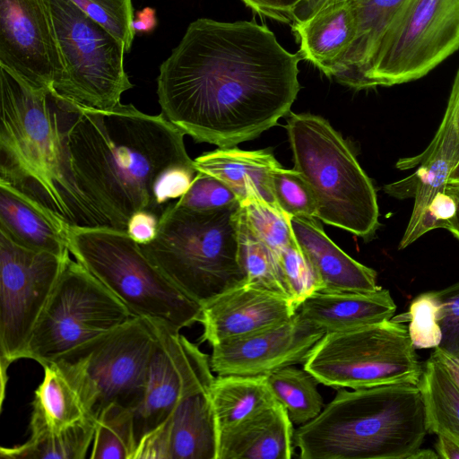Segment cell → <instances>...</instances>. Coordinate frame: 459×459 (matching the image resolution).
Wrapping results in <instances>:
<instances>
[{"mask_svg": "<svg viewBox=\"0 0 459 459\" xmlns=\"http://www.w3.org/2000/svg\"><path fill=\"white\" fill-rule=\"evenodd\" d=\"M238 201L237 195L225 183L213 176L198 172L188 190L174 204L190 210L206 211Z\"/></svg>", "mask_w": 459, "mask_h": 459, "instance_id": "38", "label": "cell"}, {"mask_svg": "<svg viewBox=\"0 0 459 459\" xmlns=\"http://www.w3.org/2000/svg\"><path fill=\"white\" fill-rule=\"evenodd\" d=\"M0 66L35 90L59 82L64 67L48 0H0Z\"/></svg>", "mask_w": 459, "mask_h": 459, "instance_id": "15", "label": "cell"}, {"mask_svg": "<svg viewBox=\"0 0 459 459\" xmlns=\"http://www.w3.org/2000/svg\"><path fill=\"white\" fill-rule=\"evenodd\" d=\"M325 334L297 311L281 324L212 346L211 368L221 376L269 375L304 362Z\"/></svg>", "mask_w": 459, "mask_h": 459, "instance_id": "16", "label": "cell"}, {"mask_svg": "<svg viewBox=\"0 0 459 459\" xmlns=\"http://www.w3.org/2000/svg\"><path fill=\"white\" fill-rule=\"evenodd\" d=\"M136 448L134 411L107 408L96 422L91 459H133Z\"/></svg>", "mask_w": 459, "mask_h": 459, "instance_id": "33", "label": "cell"}, {"mask_svg": "<svg viewBox=\"0 0 459 459\" xmlns=\"http://www.w3.org/2000/svg\"><path fill=\"white\" fill-rule=\"evenodd\" d=\"M459 48V0H405L368 67V88L418 80Z\"/></svg>", "mask_w": 459, "mask_h": 459, "instance_id": "12", "label": "cell"}, {"mask_svg": "<svg viewBox=\"0 0 459 459\" xmlns=\"http://www.w3.org/2000/svg\"><path fill=\"white\" fill-rule=\"evenodd\" d=\"M95 429L96 422L88 420L59 432L30 436L23 444L2 446L0 455L10 459H84Z\"/></svg>", "mask_w": 459, "mask_h": 459, "instance_id": "30", "label": "cell"}, {"mask_svg": "<svg viewBox=\"0 0 459 459\" xmlns=\"http://www.w3.org/2000/svg\"><path fill=\"white\" fill-rule=\"evenodd\" d=\"M75 260L111 291L133 316L179 331L198 322L202 306L172 283L126 231L69 228Z\"/></svg>", "mask_w": 459, "mask_h": 459, "instance_id": "7", "label": "cell"}, {"mask_svg": "<svg viewBox=\"0 0 459 459\" xmlns=\"http://www.w3.org/2000/svg\"><path fill=\"white\" fill-rule=\"evenodd\" d=\"M439 458L437 453H435L429 449H417L410 457V459H432Z\"/></svg>", "mask_w": 459, "mask_h": 459, "instance_id": "46", "label": "cell"}, {"mask_svg": "<svg viewBox=\"0 0 459 459\" xmlns=\"http://www.w3.org/2000/svg\"><path fill=\"white\" fill-rule=\"evenodd\" d=\"M209 390L182 400L142 437L133 459H219L220 429Z\"/></svg>", "mask_w": 459, "mask_h": 459, "instance_id": "17", "label": "cell"}, {"mask_svg": "<svg viewBox=\"0 0 459 459\" xmlns=\"http://www.w3.org/2000/svg\"><path fill=\"white\" fill-rule=\"evenodd\" d=\"M185 133L160 113L148 115L133 104L108 109L82 107L69 133L78 185L111 228L126 231L138 211L161 216L155 189L176 166H195Z\"/></svg>", "mask_w": 459, "mask_h": 459, "instance_id": "2", "label": "cell"}, {"mask_svg": "<svg viewBox=\"0 0 459 459\" xmlns=\"http://www.w3.org/2000/svg\"><path fill=\"white\" fill-rule=\"evenodd\" d=\"M239 244L241 263L247 278L246 283L275 292L292 302L290 289L277 257L249 229L242 217V210Z\"/></svg>", "mask_w": 459, "mask_h": 459, "instance_id": "32", "label": "cell"}, {"mask_svg": "<svg viewBox=\"0 0 459 459\" xmlns=\"http://www.w3.org/2000/svg\"><path fill=\"white\" fill-rule=\"evenodd\" d=\"M439 304L438 323L442 333L441 351L459 359V281L434 290Z\"/></svg>", "mask_w": 459, "mask_h": 459, "instance_id": "39", "label": "cell"}, {"mask_svg": "<svg viewBox=\"0 0 459 459\" xmlns=\"http://www.w3.org/2000/svg\"><path fill=\"white\" fill-rule=\"evenodd\" d=\"M194 163L198 172L225 183L241 202L258 198L279 208L273 192L272 175L281 165L269 152L219 148L200 155Z\"/></svg>", "mask_w": 459, "mask_h": 459, "instance_id": "25", "label": "cell"}, {"mask_svg": "<svg viewBox=\"0 0 459 459\" xmlns=\"http://www.w3.org/2000/svg\"><path fill=\"white\" fill-rule=\"evenodd\" d=\"M241 210V201L206 211L169 203L156 237L139 245L172 283L204 306L246 283L239 244Z\"/></svg>", "mask_w": 459, "mask_h": 459, "instance_id": "5", "label": "cell"}, {"mask_svg": "<svg viewBox=\"0 0 459 459\" xmlns=\"http://www.w3.org/2000/svg\"><path fill=\"white\" fill-rule=\"evenodd\" d=\"M44 368V377L34 392L30 436L62 431L91 420L70 382L55 365Z\"/></svg>", "mask_w": 459, "mask_h": 459, "instance_id": "27", "label": "cell"}, {"mask_svg": "<svg viewBox=\"0 0 459 459\" xmlns=\"http://www.w3.org/2000/svg\"><path fill=\"white\" fill-rule=\"evenodd\" d=\"M357 31L332 78L356 90L368 88L370 59L385 30L405 0H355Z\"/></svg>", "mask_w": 459, "mask_h": 459, "instance_id": "26", "label": "cell"}, {"mask_svg": "<svg viewBox=\"0 0 459 459\" xmlns=\"http://www.w3.org/2000/svg\"><path fill=\"white\" fill-rule=\"evenodd\" d=\"M156 340L148 363L143 396L134 411L136 446L185 398L210 389V358L179 331L152 321ZM136 449V448H135Z\"/></svg>", "mask_w": 459, "mask_h": 459, "instance_id": "14", "label": "cell"}, {"mask_svg": "<svg viewBox=\"0 0 459 459\" xmlns=\"http://www.w3.org/2000/svg\"><path fill=\"white\" fill-rule=\"evenodd\" d=\"M436 449L439 458L459 459V438L449 433H438Z\"/></svg>", "mask_w": 459, "mask_h": 459, "instance_id": "42", "label": "cell"}, {"mask_svg": "<svg viewBox=\"0 0 459 459\" xmlns=\"http://www.w3.org/2000/svg\"><path fill=\"white\" fill-rule=\"evenodd\" d=\"M267 381L275 400L286 409L293 423L303 425L322 411L318 381L304 368H282L267 375Z\"/></svg>", "mask_w": 459, "mask_h": 459, "instance_id": "31", "label": "cell"}, {"mask_svg": "<svg viewBox=\"0 0 459 459\" xmlns=\"http://www.w3.org/2000/svg\"><path fill=\"white\" fill-rule=\"evenodd\" d=\"M286 127L294 169L316 203L315 218L370 238L379 226L376 191L342 137L311 114L290 113Z\"/></svg>", "mask_w": 459, "mask_h": 459, "instance_id": "6", "label": "cell"}, {"mask_svg": "<svg viewBox=\"0 0 459 459\" xmlns=\"http://www.w3.org/2000/svg\"><path fill=\"white\" fill-rule=\"evenodd\" d=\"M85 15L100 25L130 52L135 32L132 0H70Z\"/></svg>", "mask_w": 459, "mask_h": 459, "instance_id": "34", "label": "cell"}, {"mask_svg": "<svg viewBox=\"0 0 459 459\" xmlns=\"http://www.w3.org/2000/svg\"><path fill=\"white\" fill-rule=\"evenodd\" d=\"M272 182L276 204L284 213L289 217H315V200L296 169H287L281 166L273 172Z\"/></svg>", "mask_w": 459, "mask_h": 459, "instance_id": "37", "label": "cell"}, {"mask_svg": "<svg viewBox=\"0 0 459 459\" xmlns=\"http://www.w3.org/2000/svg\"><path fill=\"white\" fill-rule=\"evenodd\" d=\"M439 304L433 291L417 296L409 310L392 319L398 322L410 321L408 332L415 349L437 347L442 340L438 323Z\"/></svg>", "mask_w": 459, "mask_h": 459, "instance_id": "35", "label": "cell"}, {"mask_svg": "<svg viewBox=\"0 0 459 459\" xmlns=\"http://www.w3.org/2000/svg\"><path fill=\"white\" fill-rule=\"evenodd\" d=\"M157 24L155 10L146 7L136 13L134 19L133 28L134 32H150Z\"/></svg>", "mask_w": 459, "mask_h": 459, "instance_id": "43", "label": "cell"}, {"mask_svg": "<svg viewBox=\"0 0 459 459\" xmlns=\"http://www.w3.org/2000/svg\"><path fill=\"white\" fill-rule=\"evenodd\" d=\"M418 386L425 402L429 433L446 432L459 438V387L434 353L424 363Z\"/></svg>", "mask_w": 459, "mask_h": 459, "instance_id": "29", "label": "cell"}, {"mask_svg": "<svg viewBox=\"0 0 459 459\" xmlns=\"http://www.w3.org/2000/svg\"><path fill=\"white\" fill-rule=\"evenodd\" d=\"M68 257L61 258L50 253L25 248L0 232V361L3 399L7 368L15 360L22 359L33 329Z\"/></svg>", "mask_w": 459, "mask_h": 459, "instance_id": "13", "label": "cell"}, {"mask_svg": "<svg viewBox=\"0 0 459 459\" xmlns=\"http://www.w3.org/2000/svg\"><path fill=\"white\" fill-rule=\"evenodd\" d=\"M277 258L298 310L304 300L321 291L322 284L297 240L281 250Z\"/></svg>", "mask_w": 459, "mask_h": 459, "instance_id": "36", "label": "cell"}, {"mask_svg": "<svg viewBox=\"0 0 459 459\" xmlns=\"http://www.w3.org/2000/svg\"><path fill=\"white\" fill-rule=\"evenodd\" d=\"M429 433L418 385L337 389L294 433L302 459H410Z\"/></svg>", "mask_w": 459, "mask_h": 459, "instance_id": "4", "label": "cell"}, {"mask_svg": "<svg viewBox=\"0 0 459 459\" xmlns=\"http://www.w3.org/2000/svg\"><path fill=\"white\" fill-rule=\"evenodd\" d=\"M449 100H452L455 108V123L459 134V70L454 80Z\"/></svg>", "mask_w": 459, "mask_h": 459, "instance_id": "45", "label": "cell"}, {"mask_svg": "<svg viewBox=\"0 0 459 459\" xmlns=\"http://www.w3.org/2000/svg\"><path fill=\"white\" fill-rule=\"evenodd\" d=\"M315 217H290L295 238L316 273L322 292H373L377 272L343 252Z\"/></svg>", "mask_w": 459, "mask_h": 459, "instance_id": "20", "label": "cell"}, {"mask_svg": "<svg viewBox=\"0 0 459 459\" xmlns=\"http://www.w3.org/2000/svg\"><path fill=\"white\" fill-rule=\"evenodd\" d=\"M209 394L220 434L276 401L267 375H218Z\"/></svg>", "mask_w": 459, "mask_h": 459, "instance_id": "28", "label": "cell"}, {"mask_svg": "<svg viewBox=\"0 0 459 459\" xmlns=\"http://www.w3.org/2000/svg\"><path fill=\"white\" fill-rule=\"evenodd\" d=\"M329 1H331V0H327V2H326V3H328ZM326 3H325V4H326ZM322 6H323V5H322Z\"/></svg>", "mask_w": 459, "mask_h": 459, "instance_id": "49", "label": "cell"}, {"mask_svg": "<svg viewBox=\"0 0 459 459\" xmlns=\"http://www.w3.org/2000/svg\"><path fill=\"white\" fill-rule=\"evenodd\" d=\"M395 309L389 290L381 288L373 292L318 291L304 300L297 311L327 333L389 320Z\"/></svg>", "mask_w": 459, "mask_h": 459, "instance_id": "23", "label": "cell"}, {"mask_svg": "<svg viewBox=\"0 0 459 459\" xmlns=\"http://www.w3.org/2000/svg\"><path fill=\"white\" fill-rule=\"evenodd\" d=\"M446 191L451 194L455 199L457 210L455 217L448 221L445 229L449 230L459 240V186L447 185Z\"/></svg>", "mask_w": 459, "mask_h": 459, "instance_id": "44", "label": "cell"}, {"mask_svg": "<svg viewBox=\"0 0 459 459\" xmlns=\"http://www.w3.org/2000/svg\"><path fill=\"white\" fill-rule=\"evenodd\" d=\"M300 59L264 25L197 19L160 65L161 114L197 142L235 147L290 112Z\"/></svg>", "mask_w": 459, "mask_h": 459, "instance_id": "1", "label": "cell"}, {"mask_svg": "<svg viewBox=\"0 0 459 459\" xmlns=\"http://www.w3.org/2000/svg\"><path fill=\"white\" fill-rule=\"evenodd\" d=\"M126 307L70 256L39 316L22 359L42 367L129 321Z\"/></svg>", "mask_w": 459, "mask_h": 459, "instance_id": "11", "label": "cell"}, {"mask_svg": "<svg viewBox=\"0 0 459 459\" xmlns=\"http://www.w3.org/2000/svg\"><path fill=\"white\" fill-rule=\"evenodd\" d=\"M408 326L394 319L327 333L304 361V369L335 389L418 385L423 372Z\"/></svg>", "mask_w": 459, "mask_h": 459, "instance_id": "9", "label": "cell"}, {"mask_svg": "<svg viewBox=\"0 0 459 459\" xmlns=\"http://www.w3.org/2000/svg\"><path fill=\"white\" fill-rule=\"evenodd\" d=\"M297 312L287 298L244 283L202 306V342L212 347L281 324Z\"/></svg>", "mask_w": 459, "mask_h": 459, "instance_id": "19", "label": "cell"}, {"mask_svg": "<svg viewBox=\"0 0 459 459\" xmlns=\"http://www.w3.org/2000/svg\"><path fill=\"white\" fill-rule=\"evenodd\" d=\"M292 421L277 401L221 432L219 459H290Z\"/></svg>", "mask_w": 459, "mask_h": 459, "instance_id": "22", "label": "cell"}, {"mask_svg": "<svg viewBox=\"0 0 459 459\" xmlns=\"http://www.w3.org/2000/svg\"><path fill=\"white\" fill-rule=\"evenodd\" d=\"M261 16L292 23L297 9L307 0H242Z\"/></svg>", "mask_w": 459, "mask_h": 459, "instance_id": "40", "label": "cell"}, {"mask_svg": "<svg viewBox=\"0 0 459 459\" xmlns=\"http://www.w3.org/2000/svg\"><path fill=\"white\" fill-rule=\"evenodd\" d=\"M452 357H453V356H452ZM453 358H454V359H455V363L457 364V366L459 367V359L455 358V357H453Z\"/></svg>", "mask_w": 459, "mask_h": 459, "instance_id": "48", "label": "cell"}, {"mask_svg": "<svg viewBox=\"0 0 459 459\" xmlns=\"http://www.w3.org/2000/svg\"><path fill=\"white\" fill-rule=\"evenodd\" d=\"M156 340L152 321L132 317L59 357L55 364L97 422L112 405L134 411L142 402Z\"/></svg>", "mask_w": 459, "mask_h": 459, "instance_id": "8", "label": "cell"}, {"mask_svg": "<svg viewBox=\"0 0 459 459\" xmlns=\"http://www.w3.org/2000/svg\"><path fill=\"white\" fill-rule=\"evenodd\" d=\"M299 56L332 77L357 31L355 0H331L292 23Z\"/></svg>", "mask_w": 459, "mask_h": 459, "instance_id": "21", "label": "cell"}, {"mask_svg": "<svg viewBox=\"0 0 459 459\" xmlns=\"http://www.w3.org/2000/svg\"><path fill=\"white\" fill-rule=\"evenodd\" d=\"M64 72L53 88L89 108L108 109L134 87L124 67V45L70 0H48Z\"/></svg>", "mask_w": 459, "mask_h": 459, "instance_id": "10", "label": "cell"}, {"mask_svg": "<svg viewBox=\"0 0 459 459\" xmlns=\"http://www.w3.org/2000/svg\"><path fill=\"white\" fill-rule=\"evenodd\" d=\"M68 230L38 204L0 184V232L15 244L66 258L70 256Z\"/></svg>", "mask_w": 459, "mask_h": 459, "instance_id": "24", "label": "cell"}, {"mask_svg": "<svg viewBox=\"0 0 459 459\" xmlns=\"http://www.w3.org/2000/svg\"><path fill=\"white\" fill-rule=\"evenodd\" d=\"M459 160V134L455 123V108L448 99L440 126L426 150L420 154L400 160L396 167L404 170L416 168L408 178L385 186L386 194L396 198H413L409 223L399 249L413 243V236L433 198L447 186L449 174Z\"/></svg>", "mask_w": 459, "mask_h": 459, "instance_id": "18", "label": "cell"}, {"mask_svg": "<svg viewBox=\"0 0 459 459\" xmlns=\"http://www.w3.org/2000/svg\"><path fill=\"white\" fill-rule=\"evenodd\" d=\"M447 185L450 186H459V160L452 169L448 179Z\"/></svg>", "mask_w": 459, "mask_h": 459, "instance_id": "47", "label": "cell"}, {"mask_svg": "<svg viewBox=\"0 0 459 459\" xmlns=\"http://www.w3.org/2000/svg\"><path fill=\"white\" fill-rule=\"evenodd\" d=\"M160 218L150 211H138L129 219L126 232L138 244H146L157 235Z\"/></svg>", "mask_w": 459, "mask_h": 459, "instance_id": "41", "label": "cell"}, {"mask_svg": "<svg viewBox=\"0 0 459 459\" xmlns=\"http://www.w3.org/2000/svg\"><path fill=\"white\" fill-rule=\"evenodd\" d=\"M0 100V184L68 228L110 227L74 169L69 133L82 106L53 89L35 90L2 66Z\"/></svg>", "mask_w": 459, "mask_h": 459, "instance_id": "3", "label": "cell"}]
</instances>
